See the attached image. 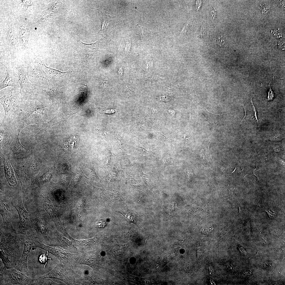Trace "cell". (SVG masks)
<instances>
[{
    "mask_svg": "<svg viewBox=\"0 0 285 285\" xmlns=\"http://www.w3.org/2000/svg\"><path fill=\"white\" fill-rule=\"evenodd\" d=\"M24 203L28 213L31 226L36 231L39 241L46 245L51 244L54 234L49 224L47 212L41 205L38 194H31Z\"/></svg>",
    "mask_w": 285,
    "mask_h": 285,
    "instance_id": "1",
    "label": "cell"
},
{
    "mask_svg": "<svg viewBox=\"0 0 285 285\" xmlns=\"http://www.w3.org/2000/svg\"><path fill=\"white\" fill-rule=\"evenodd\" d=\"M0 258L6 269L15 268L22 253L24 240L22 234L16 231H6L0 226Z\"/></svg>",
    "mask_w": 285,
    "mask_h": 285,
    "instance_id": "2",
    "label": "cell"
},
{
    "mask_svg": "<svg viewBox=\"0 0 285 285\" xmlns=\"http://www.w3.org/2000/svg\"><path fill=\"white\" fill-rule=\"evenodd\" d=\"M26 103L21 107L20 112L15 119L17 124L14 126L20 132L29 125L36 124L37 126L44 122L42 118L45 106L40 100L34 95L28 98Z\"/></svg>",
    "mask_w": 285,
    "mask_h": 285,
    "instance_id": "3",
    "label": "cell"
},
{
    "mask_svg": "<svg viewBox=\"0 0 285 285\" xmlns=\"http://www.w3.org/2000/svg\"><path fill=\"white\" fill-rule=\"evenodd\" d=\"M20 88H12L0 98V103L4 111L2 124H10L16 119L19 112L21 111V105L18 99Z\"/></svg>",
    "mask_w": 285,
    "mask_h": 285,
    "instance_id": "4",
    "label": "cell"
},
{
    "mask_svg": "<svg viewBox=\"0 0 285 285\" xmlns=\"http://www.w3.org/2000/svg\"><path fill=\"white\" fill-rule=\"evenodd\" d=\"M0 285H32L34 279L14 268L6 269L0 261Z\"/></svg>",
    "mask_w": 285,
    "mask_h": 285,
    "instance_id": "5",
    "label": "cell"
},
{
    "mask_svg": "<svg viewBox=\"0 0 285 285\" xmlns=\"http://www.w3.org/2000/svg\"><path fill=\"white\" fill-rule=\"evenodd\" d=\"M25 66L26 76L37 89L42 90L48 86V81L40 63H31Z\"/></svg>",
    "mask_w": 285,
    "mask_h": 285,
    "instance_id": "6",
    "label": "cell"
},
{
    "mask_svg": "<svg viewBox=\"0 0 285 285\" xmlns=\"http://www.w3.org/2000/svg\"><path fill=\"white\" fill-rule=\"evenodd\" d=\"M23 196L21 194H13L11 204L17 211L19 217V225L15 229L18 233L26 232L32 228L29 220L28 213L25 208L23 203Z\"/></svg>",
    "mask_w": 285,
    "mask_h": 285,
    "instance_id": "7",
    "label": "cell"
},
{
    "mask_svg": "<svg viewBox=\"0 0 285 285\" xmlns=\"http://www.w3.org/2000/svg\"><path fill=\"white\" fill-rule=\"evenodd\" d=\"M35 231L31 228L24 233H19L23 235L24 247L21 259L15 269L22 272L28 276L29 273L27 266V259L30 249L32 247L34 240L37 237L35 235Z\"/></svg>",
    "mask_w": 285,
    "mask_h": 285,
    "instance_id": "8",
    "label": "cell"
},
{
    "mask_svg": "<svg viewBox=\"0 0 285 285\" xmlns=\"http://www.w3.org/2000/svg\"><path fill=\"white\" fill-rule=\"evenodd\" d=\"M14 67L17 70L18 75V82L20 87L19 94L25 98L33 95L37 89L32 84L27 78L25 64H17Z\"/></svg>",
    "mask_w": 285,
    "mask_h": 285,
    "instance_id": "9",
    "label": "cell"
},
{
    "mask_svg": "<svg viewBox=\"0 0 285 285\" xmlns=\"http://www.w3.org/2000/svg\"><path fill=\"white\" fill-rule=\"evenodd\" d=\"M13 195L6 193H1L0 214L3 222V229L6 231L13 232L16 231L11 223L10 206Z\"/></svg>",
    "mask_w": 285,
    "mask_h": 285,
    "instance_id": "10",
    "label": "cell"
},
{
    "mask_svg": "<svg viewBox=\"0 0 285 285\" xmlns=\"http://www.w3.org/2000/svg\"><path fill=\"white\" fill-rule=\"evenodd\" d=\"M6 69V75L3 80L0 83V90L9 87L20 88L18 82V75L14 67L11 65L2 64Z\"/></svg>",
    "mask_w": 285,
    "mask_h": 285,
    "instance_id": "11",
    "label": "cell"
},
{
    "mask_svg": "<svg viewBox=\"0 0 285 285\" xmlns=\"http://www.w3.org/2000/svg\"><path fill=\"white\" fill-rule=\"evenodd\" d=\"M47 79L49 84L56 85L64 75L65 72L47 66L43 61L39 62Z\"/></svg>",
    "mask_w": 285,
    "mask_h": 285,
    "instance_id": "12",
    "label": "cell"
},
{
    "mask_svg": "<svg viewBox=\"0 0 285 285\" xmlns=\"http://www.w3.org/2000/svg\"><path fill=\"white\" fill-rule=\"evenodd\" d=\"M3 166L5 176L9 185L14 187L17 184L13 169L10 163L6 159H4Z\"/></svg>",
    "mask_w": 285,
    "mask_h": 285,
    "instance_id": "13",
    "label": "cell"
},
{
    "mask_svg": "<svg viewBox=\"0 0 285 285\" xmlns=\"http://www.w3.org/2000/svg\"><path fill=\"white\" fill-rule=\"evenodd\" d=\"M60 122L61 121L60 118L57 115L48 122L46 123L43 122L38 126L34 130V133L36 135L41 134L48 129Z\"/></svg>",
    "mask_w": 285,
    "mask_h": 285,
    "instance_id": "14",
    "label": "cell"
},
{
    "mask_svg": "<svg viewBox=\"0 0 285 285\" xmlns=\"http://www.w3.org/2000/svg\"><path fill=\"white\" fill-rule=\"evenodd\" d=\"M19 134H18L12 147L13 153L15 154H19L26 152L28 149L23 146L20 143L19 139Z\"/></svg>",
    "mask_w": 285,
    "mask_h": 285,
    "instance_id": "15",
    "label": "cell"
},
{
    "mask_svg": "<svg viewBox=\"0 0 285 285\" xmlns=\"http://www.w3.org/2000/svg\"><path fill=\"white\" fill-rule=\"evenodd\" d=\"M225 39L224 37L221 35L219 36L217 39V44L220 46H221L225 44Z\"/></svg>",
    "mask_w": 285,
    "mask_h": 285,
    "instance_id": "16",
    "label": "cell"
},
{
    "mask_svg": "<svg viewBox=\"0 0 285 285\" xmlns=\"http://www.w3.org/2000/svg\"><path fill=\"white\" fill-rule=\"evenodd\" d=\"M270 88L268 92V96L267 97V101H272L273 100L274 96V95L273 92L270 86Z\"/></svg>",
    "mask_w": 285,
    "mask_h": 285,
    "instance_id": "17",
    "label": "cell"
},
{
    "mask_svg": "<svg viewBox=\"0 0 285 285\" xmlns=\"http://www.w3.org/2000/svg\"><path fill=\"white\" fill-rule=\"evenodd\" d=\"M253 172L254 175L259 180L260 177L261 176V172L258 168L257 164H256V168L254 170Z\"/></svg>",
    "mask_w": 285,
    "mask_h": 285,
    "instance_id": "18",
    "label": "cell"
},
{
    "mask_svg": "<svg viewBox=\"0 0 285 285\" xmlns=\"http://www.w3.org/2000/svg\"><path fill=\"white\" fill-rule=\"evenodd\" d=\"M260 7L261 11L264 13H265V9L267 12L269 10V6L264 3H263L262 4L260 5Z\"/></svg>",
    "mask_w": 285,
    "mask_h": 285,
    "instance_id": "19",
    "label": "cell"
},
{
    "mask_svg": "<svg viewBox=\"0 0 285 285\" xmlns=\"http://www.w3.org/2000/svg\"><path fill=\"white\" fill-rule=\"evenodd\" d=\"M210 16L212 20H214L215 17H216V12L215 8H213L210 12Z\"/></svg>",
    "mask_w": 285,
    "mask_h": 285,
    "instance_id": "20",
    "label": "cell"
},
{
    "mask_svg": "<svg viewBox=\"0 0 285 285\" xmlns=\"http://www.w3.org/2000/svg\"><path fill=\"white\" fill-rule=\"evenodd\" d=\"M282 139V136L280 135H277L272 137L271 138V140L278 141Z\"/></svg>",
    "mask_w": 285,
    "mask_h": 285,
    "instance_id": "21",
    "label": "cell"
},
{
    "mask_svg": "<svg viewBox=\"0 0 285 285\" xmlns=\"http://www.w3.org/2000/svg\"><path fill=\"white\" fill-rule=\"evenodd\" d=\"M250 100H251V104H252V105L253 106V110H254V116H255V118L256 119L257 122V123H258V117H257V112H256V109H255V106H254V104H253V102H252V101L251 100V98Z\"/></svg>",
    "mask_w": 285,
    "mask_h": 285,
    "instance_id": "22",
    "label": "cell"
},
{
    "mask_svg": "<svg viewBox=\"0 0 285 285\" xmlns=\"http://www.w3.org/2000/svg\"><path fill=\"white\" fill-rule=\"evenodd\" d=\"M126 220L129 222H132L133 221V218L128 214H126L125 216Z\"/></svg>",
    "mask_w": 285,
    "mask_h": 285,
    "instance_id": "23",
    "label": "cell"
},
{
    "mask_svg": "<svg viewBox=\"0 0 285 285\" xmlns=\"http://www.w3.org/2000/svg\"><path fill=\"white\" fill-rule=\"evenodd\" d=\"M202 2L200 1H197L196 4V9L197 11L199 10L201 6Z\"/></svg>",
    "mask_w": 285,
    "mask_h": 285,
    "instance_id": "24",
    "label": "cell"
},
{
    "mask_svg": "<svg viewBox=\"0 0 285 285\" xmlns=\"http://www.w3.org/2000/svg\"><path fill=\"white\" fill-rule=\"evenodd\" d=\"M203 27H204L203 26H202V27H201V30H200V37L201 38H202V37H203V35H204L203 34L204 33V32H205V31H204Z\"/></svg>",
    "mask_w": 285,
    "mask_h": 285,
    "instance_id": "25",
    "label": "cell"
},
{
    "mask_svg": "<svg viewBox=\"0 0 285 285\" xmlns=\"http://www.w3.org/2000/svg\"><path fill=\"white\" fill-rule=\"evenodd\" d=\"M131 42L130 41L127 43L126 46V51L128 52L129 51V49L130 46Z\"/></svg>",
    "mask_w": 285,
    "mask_h": 285,
    "instance_id": "26",
    "label": "cell"
},
{
    "mask_svg": "<svg viewBox=\"0 0 285 285\" xmlns=\"http://www.w3.org/2000/svg\"><path fill=\"white\" fill-rule=\"evenodd\" d=\"M129 88L127 86H125L124 87H122L121 88V90L122 91H129Z\"/></svg>",
    "mask_w": 285,
    "mask_h": 285,
    "instance_id": "27",
    "label": "cell"
},
{
    "mask_svg": "<svg viewBox=\"0 0 285 285\" xmlns=\"http://www.w3.org/2000/svg\"><path fill=\"white\" fill-rule=\"evenodd\" d=\"M278 160L280 164L283 165H284L285 163L283 160L281 159L280 158H279Z\"/></svg>",
    "mask_w": 285,
    "mask_h": 285,
    "instance_id": "28",
    "label": "cell"
},
{
    "mask_svg": "<svg viewBox=\"0 0 285 285\" xmlns=\"http://www.w3.org/2000/svg\"><path fill=\"white\" fill-rule=\"evenodd\" d=\"M243 108H244V111H245V115H244V117H243V119H242V120L241 121H243V119H244V118H245V117H246V110H245V107H244V106H243Z\"/></svg>",
    "mask_w": 285,
    "mask_h": 285,
    "instance_id": "29",
    "label": "cell"
},
{
    "mask_svg": "<svg viewBox=\"0 0 285 285\" xmlns=\"http://www.w3.org/2000/svg\"><path fill=\"white\" fill-rule=\"evenodd\" d=\"M35 29H36V28H35Z\"/></svg>",
    "mask_w": 285,
    "mask_h": 285,
    "instance_id": "30",
    "label": "cell"
}]
</instances>
